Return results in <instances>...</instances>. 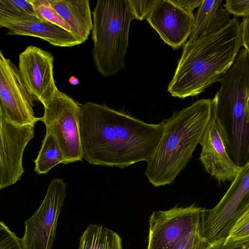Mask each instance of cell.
<instances>
[{
    "instance_id": "27",
    "label": "cell",
    "mask_w": 249,
    "mask_h": 249,
    "mask_svg": "<svg viewBox=\"0 0 249 249\" xmlns=\"http://www.w3.org/2000/svg\"><path fill=\"white\" fill-rule=\"evenodd\" d=\"M208 249H249V236L235 240H222L211 244Z\"/></svg>"
},
{
    "instance_id": "4",
    "label": "cell",
    "mask_w": 249,
    "mask_h": 249,
    "mask_svg": "<svg viewBox=\"0 0 249 249\" xmlns=\"http://www.w3.org/2000/svg\"><path fill=\"white\" fill-rule=\"evenodd\" d=\"M219 82L212 100V115L221 126L229 155L241 167L249 161V56L245 49Z\"/></svg>"
},
{
    "instance_id": "17",
    "label": "cell",
    "mask_w": 249,
    "mask_h": 249,
    "mask_svg": "<svg viewBox=\"0 0 249 249\" xmlns=\"http://www.w3.org/2000/svg\"><path fill=\"white\" fill-rule=\"evenodd\" d=\"M222 0H203L194 15V28L188 41L203 35L215 33L231 20L230 13L224 8Z\"/></svg>"
},
{
    "instance_id": "16",
    "label": "cell",
    "mask_w": 249,
    "mask_h": 249,
    "mask_svg": "<svg viewBox=\"0 0 249 249\" xmlns=\"http://www.w3.org/2000/svg\"><path fill=\"white\" fill-rule=\"evenodd\" d=\"M58 14L69 26L71 33L83 43L92 31V19L89 0H49Z\"/></svg>"
},
{
    "instance_id": "5",
    "label": "cell",
    "mask_w": 249,
    "mask_h": 249,
    "mask_svg": "<svg viewBox=\"0 0 249 249\" xmlns=\"http://www.w3.org/2000/svg\"><path fill=\"white\" fill-rule=\"evenodd\" d=\"M92 14L93 60L98 72L108 77L125 67L130 25L135 18L127 0H98Z\"/></svg>"
},
{
    "instance_id": "13",
    "label": "cell",
    "mask_w": 249,
    "mask_h": 249,
    "mask_svg": "<svg viewBox=\"0 0 249 249\" xmlns=\"http://www.w3.org/2000/svg\"><path fill=\"white\" fill-rule=\"evenodd\" d=\"M146 19L164 42L174 49L186 43L194 28V14L172 0H158Z\"/></svg>"
},
{
    "instance_id": "21",
    "label": "cell",
    "mask_w": 249,
    "mask_h": 249,
    "mask_svg": "<svg viewBox=\"0 0 249 249\" xmlns=\"http://www.w3.org/2000/svg\"><path fill=\"white\" fill-rule=\"evenodd\" d=\"M32 2L40 20L50 22L71 33L69 26L52 7L49 0H32Z\"/></svg>"
},
{
    "instance_id": "18",
    "label": "cell",
    "mask_w": 249,
    "mask_h": 249,
    "mask_svg": "<svg viewBox=\"0 0 249 249\" xmlns=\"http://www.w3.org/2000/svg\"><path fill=\"white\" fill-rule=\"evenodd\" d=\"M78 249H123L119 235L103 226L91 224L82 233Z\"/></svg>"
},
{
    "instance_id": "30",
    "label": "cell",
    "mask_w": 249,
    "mask_h": 249,
    "mask_svg": "<svg viewBox=\"0 0 249 249\" xmlns=\"http://www.w3.org/2000/svg\"><path fill=\"white\" fill-rule=\"evenodd\" d=\"M70 84L72 85H75L79 83L78 79L75 76H71L69 79Z\"/></svg>"
},
{
    "instance_id": "3",
    "label": "cell",
    "mask_w": 249,
    "mask_h": 249,
    "mask_svg": "<svg viewBox=\"0 0 249 249\" xmlns=\"http://www.w3.org/2000/svg\"><path fill=\"white\" fill-rule=\"evenodd\" d=\"M212 116V100L201 99L161 121V139L144 171L152 185L174 182L192 158Z\"/></svg>"
},
{
    "instance_id": "23",
    "label": "cell",
    "mask_w": 249,
    "mask_h": 249,
    "mask_svg": "<svg viewBox=\"0 0 249 249\" xmlns=\"http://www.w3.org/2000/svg\"><path fill=\"white\" fill-rule=\"evenodd\" d=\"M210 245L204 235L202 227L184 239L176 249H208Z\"/></svg>"
},
{
    "instance_id": "29",
    "label": "cell",
    "mask_w": 249,
    "mask_h": 249,
    "mask_svg": "<svg viewBox=\"0 0 249 249\" xmlns=\"http://www.w3.org/2000/svg\"><path fill=\"white\" fill-rule=\"evenodd\" d=\"M172 1L184 10L193 13L198 8L203 0H172Z\"/></svg>"
},
{
    "instance_id": "22",
    "label": "cell",
    "mask_w": 249,
    "mask_h": 249,
    "mask_svg": "<svg viewBox=\"0 0 249 249\" xmlns=\"http://www.w3.org/2000/svg\"><path fill=\"white\" fill-rule=\"evenodd\" d=\"M0 249H25L22 239L2 221L0 222Z\"/></svg>"
},
{
    "instance_id": "26",
    "label": "cell",
    "mask_w": 249,
    "mask_h": 249,
    "mask_svg": "<svg viewBox=\"0 0 249 249\" xmlns=\"http://www.w3.org/2000/svg\"><path fill=\"white\" fill-rule=\"evenodd\" d=\"M223 6L230 14L235 17L249 16V0H227Z\"/></svg>"
},
{
    "instance_id": "28",
    "label": "cell",
    "mask_w": 249,
    "mask_h": 249,
    "mask_svg": "<svg viewBox=\"0 0 249 249\" xmlns=\"http://www.w3.org/2000/svg\"><path fill=\"white\" fill-rule=\"evenodd\" d=\"M241 27L242 46L249 56V16L243 18Z\"/></svg>"
},
{
    "instance_id": "14",
    "label": "cell",
    "mask_w": 249,
    "mask_h": 249,
    "mask_svg": "<svg viewBox=\"0 0 249 249\" xmlns=\"http://www.w3.org/2000/svg\"><path fill=\"white\" fill-rule=\"evenodd\" d=\"M199 143L201 146L199 159L206 171L219 183L232 182L241 167L237 166L229 155L221 126L213 115Z\"/></svg>"
},
{
    "instance_id": "12",
    "label": "cell",
    "mask_w": 249,
    "mask_h": 249,
    "mask_svg": "<svg viewBox=\"0 0 249 249\" xmlns=\"http://www.w3.org/2000/svg\"><path fill=\"white\" fill-rule=\"evenodd\" d=\"M53 55L35 46H28L18 55V68L34 99L45 106L57 89L53 75Z\"/></svg>"
},
{
    "instance_id": "6",
    "label": "cell",
    "mask_w": 249,
    "mask_h": 249,
    "mask_svg": "<svg viewBox=\"0 0 249 249\" xmlns=\"http://www.w3.org/2000/svg\"><path fill=\"white\" fill-rule=\"evenodd\" d=\"M82 106L57 89L44 106L43 115L39 118L46 132L52 135L59 146L65 164L82 161L84 158L79 126Z\"/></svg>"
},
{
    "instance_id": "9",
    "label": "cell",
    "mask_w": 249,
    "mask_h": 249,
    "mask_svg": "<svg viewBox=\"0 0 249 249\" xmlns=\"http://www.w3.org/2000/svg\"><path fill=\"white\" fill-rule=\"evenodd\" d=\"M66 184L53 178L48 186L44 198L33 215L24 222L22 241L25 249H52L64 200Z\"/></svg>"
},
{
    "instance_id": "2",
    "label": "cell",
    "mask_w": 249,
    "mask_h": 249,
    "mask_svg": "<svg viewBox=\"0 0 249 249\" xmlns=\"http://www.w3.org/2000/svg\"><path fill=\"white\" fill-rule=\"evenodd\" d=\"M241 47V23L235 17L219 31L188 41L167 91L179 98L200 94L219 81Z\"/></svg>"
},
{
    "instance_id": "15",
    "label": "cell",
    "mask_w": 249,
    "mask_h": 249,
    "mask_svg": "<svg viewBox=\"0 0 249 249\" xmlns=\"http://www.w3.org/2000/svg\"><path fill=\"white\" fill-rule=\"evenodd\" d=\"M0 27L7 29L8 35L36 37L54 46L71 47L83 43L71 33L39 19L0 20Z\"/></svg>"
},
{
    "instance_id": "19",
    "label": "cell",
    "mask_w": 249,
    "mask_h": 249,
    "mask_svg": "<svg viewBox=\"0 0 249 249\" xmlns=\"http://www.w3.org/2000/svg\"><path fill=\"white\" fill-rule=\"evenodd\" d=\"M34 163V171L38 175L46 174L58 164H64L63 153L50 133L46 132L41 148Z\"/></svg>"
},
{
    "instance_id": "8",
    "label": "cell",
    "mask_w": 249,
    "mask_h": 249,
    "mask_svg": "<svg viewBox=\"0 0 249 249\" xmlns=\"http://www.w3.org/2000/svg\"><path fill=\"white\" fill-rule=\"evenodd\" d=\"M206 211L195 205L154 211L149 219L147 249H176L203 227Z\"/></svg>"
},
{
    "instance_id": "31",
    "label": "cell",
    "mask_w": 249,
    "mask_h": 249,
    "mask_svg": "<svg viewBox=\"0 0 249 249\" xmlns=\"http://www.w3.org/2000/svg\"><path fill=\"white\" fill-rule=\"evenodd\" d=\"M248 106L249 109V94H248Z\"/></svg>"
},
{
    "instance_id": "10",
    "label": "cell",
    "mask_w": 249,
    "mask_h": 249,
    "mask_svg": "<svg viewBox=\"0 0 249 249\" xmlns=\"http://www.w3.org/2000/svg\"><path fill=\"white\" fill-rule=\"evenodd\" d=\"M35 100L18 68L0 51V110L14 123L22 125L39 121L33 109Z\"/></svg>"
},
{
    "instance_id": "20",
    "label": "cell",
    "mask_w": 249,
    "mask_h": 249,
    "mask_svg": "<svg viewBox=\"0 0 249 249\" xmlns=\"http://www.w3.org/2000/svg\"><path fill=\"white\" fill-rule=\"evenodd\" d=\"M29 19H39L32 0H0V20Z\"/></svg>"
},
{
    "instance_id": "7",
    "label": "cell",
    "mask_w": 249,
    "mask_h": 249,
    "mask_svg": "<svg viewBox=\"0 0 249 249\" xmlns=\"http://www.w3.org/2000/svg\"><path fill=\"white\" fill-rule=\"evenodd\" d=\"M249 209V161L238 175L218 203L206 209L203 227L204 235L213 244L226 240L236 222Z\"/></svg>"
},
{
    "instance_id": "11",
    "label": "cell",
    "mask_w": 249,
    "mask_h": 249,
    "mask_svg": "<svg viewBox=\"0 0 249 249\" xmlns=\"http://www.w3.org/2000/svg\"><path fill=\"white\" fill-rule=\"evenodd\" d=\"M34 133L35 124H16L0 110V190L14 185L20 179L24 172L23 153Z\"/></svg>"
},
{
    "instance_id": "24",
    "label": "cell",
    "mask_w": 249,
    "mask_h": 249,
    "mask_svg": "<svg viewBox=\"0 0 249 249\" xmlns=\"http://www.w3.org/2000/svg\"><path fill=\"white\" fill-rule=\"evenodd\" d=\"M130 10L135 19H146L153 10L158 0H127Z\"/></svg>"
},
{
    "instance_id": "25",
    "label": "cell",
    "mask_w": 249,
    "mask_h": 249,
    "mask_svg": "<svg viewBox=\"0 0 249 249\" xmlns=\"http://www.w3.org/2000/svg\"><path fill=\"white\" fill-rule=\"evenodd\" d=\"M249 236V209L236 222L226 239L235 240Z\"/></svg>"
},
{
    "instance_id": "1",
    "label": "cell",
    "mask_w": 249,
    "mask_h": 249,
    "mask_svg": "<svg viewBox=\"0 0 249 249\" xmlns=\"http://www.w3.org/2000/svg\"><path fill=\"white\" fill-rule=\"evenodd\" d=\"M79 126L84 159L91 164L122 169L147 162L163 134L160 124L147 123L91 101L82 106Z\"/></svg>"
}]
</instances>
